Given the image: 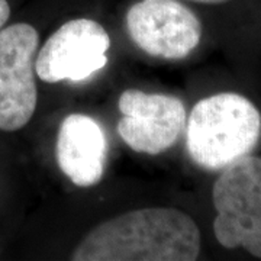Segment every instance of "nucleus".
<instances>
[{"label":"nucleus","mask_w":261,"mask_h":261,"mask_svg":"<svg viewBox=\"0 0 261 261\" xmlns=\"http://www.w3.org/2000/svg\"><path fill=\"white\" fill-rule=\"evenodd\" d=\"M202 237L176 207L130 211L96 226L71 254L73 261H195Z\"/></svg>","instance_id":"nucleus-1"},{"label":"nucleus","mask_w":261,"mask_h":261,"mask_svg":"<svg viewBox=\"0 0 261 261\" xmlns=\"http://www.w3.org/2000/svg\"><path fill=\"white\" fill-rule=\"evenodd\" d=\"M261 138V113L238 93L207 96L193 106L186 126L189 157L200 168L224 170L251 154Z\"/></svg>","instance_id":"nucleus-2"},{"label":"nucleus","mask_w":261,"mask_h":261,"mask_svg":"<svg viewBox=\"0 0 261 261\" xmlns=\"http://www.w3.org/2000/svg\"><path fill=\"white\" fill-rule=\"evenodd\" d=\"M212 202L218 243L261 260V157L248 154L225 167L212 187Z\"/></svg>","instance_id":"nucleus-3"},{"label":"nucleus","mask_w":261,"mask_h":261,"mask_svg":"<svg viewBox=\"0 0 261 261\" xmlns=\"http://www.w3.org/2000/svg\"><path fill=\"white\" fill-rule=\"evenodd\" d=\"M38 45V31L29 23L0 29V130L22 129L35 113Z\"/></svg>","instance_id":"nucleus-4"},{"label":"nucleus","mask_w":261,"mask_h":261,"mask_svg":"<svg viewBox=\"0 0 261 261\" xmlns=\"http://www.w3.org/2000/svg\"><path fill=\"white\" fill-rule=\"evenodd\" d=\"M111 38L92 19L65 22L48 38L35 57V73L45 83H80L108 64Z\"/></svg>","instance_id":"nucleus-5"},{"label":"nucleus","mask_w":261,"mask_h":261,"mask_svg":"<svg viewBox=\"0 0 261 261\" xmlns=\"http://www.w3.org/2000/svg\"><path fill=\"white\" fill-rule=\"evenodd\" d=\"M130 41L145 54L183 60L202 39V22L178 0H140L126 13Z\"/></svg>","instance_id":"nucleus-6"},{"label":"nucleus","mask_w":261,"mask_h":261,"mask_svg":"<svg viewBox=\"0 0 261 261\" xmlns=\"http://www.w3.org/2000/svg\"><path fill=\"white\" fill-rule=\"evenodd\" d=\"M118 108L123 115L118 134L135 152L159 155L171 148L186 128V108L176 96L128 89L119 96Z\"/></svg>","instance_id":"nucleus-7"},{"label":"nucleus","mask_w":261,"mask_h":261,"mask_svg":"<svg viewBox=\"0 0 261 261\" xmlns=\"http://www.w3.org/2000/svg\"><path fill=\"white\" fill-rule=\"evenodd\" d=\"M56 159L73 185L96 186L105 174L108 159V140L100 123L84 113L65 116L57 134Z\"/></svg>","instance_id":"nucleus-8"},{"label":"nucleus","mask_w":261,"mask_h":261,"mask_svg":"<svg viewBox=\"0 0 261 261\" xmlns=\"http://www.w3.org/2000/svg\"><path fill=\"white\" fill-rule=\"evenodd\" d=\"M10 16V6L8 0H0V29L8 22Z\"/></svg>","instance_id":"nucleus-9"},{"label":"nucleus","mask_w":261,"mask_h":261,"mask_svg":"<svg viewBox=\"0 0 261 261\" xmlns=\"http://www.w3.org/2000/svg\"><path fill=\"white\" fill-rule=\"evenodd\" d=\"M189 2H195V3H202V5H221L228 0H189Z\"/></svg>","instance_id":"nucleus-10"}]
</instances>
